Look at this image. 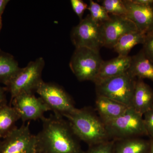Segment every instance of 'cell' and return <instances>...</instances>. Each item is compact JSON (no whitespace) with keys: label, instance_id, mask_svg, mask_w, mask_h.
<instances>
[{"label":"cell","instance_id":"1","mask_svg":"<svg viewBox=\"0 0 153 153\" xmlns=\"http://www.w3.org/2000/svg\"><path fill=\"white\" fill-rule=\"evenodd\" d=\"M37 135L38 153H84L79 140L64 117L53 114L42 118Z\"/></svg>","mask_w":153,"mask_h":153},{"label":"cell","instance_id":"2","mask_svg":"<svg viewBox=\"0 0 153 153\" xmlns=\"http://www.w3.org/2000/svg\"><path fill=\"white\" fill-rule=\"evenodd\" d=\"M64 117L66 118L79 140L86 143L88 146L111 140L104 123L88 108H76Z\"/></svg>","mask_w":153,"mask_h":153},{"label":"cell","instance_id":"3","mask_svg":"<svg viewBox=\"0 0 153 153\" xmlns=\"http://www.w3.org/2000/svg\"><path fill=\"white\" fill-rule=\"evenodd\" d=\"M104 124L111 140L148 136L143 116L131 107L119 117Z\"/></svg>","mask_w":153,"mask_h":153},{"label":"cell","instance_id":"4","mask_svg":"<svg viewBox=\"0 0 153 153\" xmlns=\"http://www.w3.org/2000/svg\"><path fill=\"white\" fill-rule=\"evenodd\" d=\"M45 65L43 57L31 61L25 68H21L7 85L11 94V100L23 93H34L43 82L42 73Z\"/></svg>","mask_w":153,"mask_h":153},{"label":"cell","instance_id":"5","mask_svg":"<svg viewBox=\"0 0 153 153\" xmlns=\"http://www.w3.org/2000/svg\"><path fill=\"white\" fill-rule=\"evenodd\" d=\"M136 79L128 70L123 74L95 84L97 95L131 107Z\"/></svg>","mask_w":153,"mask_h":153},{"label":"cell","instance_id":"6","mask_svg":"<svg viewBox=\"0 0 153 153\" xmlns=\"http://www.w3.org/2000/svg\"><path fill=\"white\" fill-rule=\"evenodd\" d=\"M103 60L99 52L85 48H75L69 67L79 81L94 82Z\"/></svg>","mask_w":153,"mask_h":153},{"label":"cell","instance_id":"7","mask_svg":"<svg viewBox=\"0 0 153 153\" xmlns=\"http://www.w3.org/2000/svg\"><path fill=\"white\" fill-rule=\"evenodd\" d=\"M36 92L54 114L64 117L76 109L71 97L55 83L43 81Z\"/></svg>","mask_w":153,"mask_h":153},{"label":"cell","instance_id":"8","mask_svg":"<svg viewBox=\"0 0 153 153\" xmlns=\"http://www.w3.org/2000/svg\"><path fill=\"white\" fill-rule=\"evenodd\" d=\"M71 39L75 48L85 47L99 52L104 47L101 25L94 22L90 15L72 29Z\"/></svg>","mask_w":153,"mask_h":153},{"label":"cell","instance_id":"9","mask_svg":"<svg viewBox=\"0 0 153 153\" xmlns=\"http://www.w3.org/2000/svg\"><path fill=\"white\" fill-rule=\"evenodd\" d=\"M0 153H38L37 137L30 131V122L17 127L3 139Z\"/></svg>","mask_w":153,"mask_h":153},{"label":"cell","instance_id":"10","mask_svg":"<svg viewBox=\"0 0 153 153\" xmlns=\"http://www.w3.org/2000/svg\"><path fill=\"white\" fill-rule=\"evenodd\" d=\"M13 107L19 114L20 119L26 122L41 119L49 108L40 97L34 93H23L17 96L11 100Z\"/></svg>","mask_w":153,"mask_h":153},{"label":"cell","instance_id":"11","mask_svg":"<svg viewBox=\"0 0 153 153\" xmlns=\"http://www.w3.org/2000/svg\"><path fill=\"white\" fill-rule=\"evenodd\" d=\"M104 47L113 48L118 40L125 34L138 31L134 24L124 16L110 15L108 21L101 25Z\"/></svg>","mask_w":153,"mask_h":153},{"label":"cell","instance_id":"12","mask_svg":"<svg viewBox=\"0 0 153 153\" xmlns=\"http://www.w3.org/2000/svg\"><path fill=\"white\" fill-rule=\"evenodd\" d=\"M127 10L126 17L134 24L139 31L145 34L153 31V5H145L132 0H123Z\"/></svg>","mask_w":153,"mask_h":153},{"label":"cell","instance_id":"13","mask_svg":"<svg viewBox=\"0 0 153 153\" xmlns=\"http://www.w3.org/2000/svg\"><path fill=\"white\" fill-rule=\"evenodd\" d=\"M131 60V56L118 55L117 57L111 60L103 61L94 82L95 85L128 71Z\"/></svg>","mask_w":153,"mask_h":153},{"label":"cell","instance_id":"14","mask_svg":"<svg viewBox=\"0 0 153 153\" xmlns=\"http://www.w3.org/2000/svg\"><path fill=\"white\" fill-rule=\"evenodd\" d=\"M131 107L143 116L153 107V90L143 79L137 78Z\"/></svg>","mask_w":153,"mask_h":153},{"label":"cell","instance_id":"15","mask_svg":"<svg viewBox=\"0 0 153 153\" xmlns=\"http://www.w3.org/2000/svg\"><path fill=\"white\" fill-rule=\"evenodd\" d=\"M95 105L100 118L104 123L119 117L130 107L113 100L97 95Z\"/></svg>","mask_w":153,"mask_h":153},{"label":"cell","instance_id":"16","mask_svg":"<svg viewBox=\"0 0 153 153\" xmlns=\"http://www.w3.org/2000/svg\"><path fill=\"white\" fill-rule=\"evenodd\" d=\"M130 73L136 78L148 79L153 81V62L142 49L137 55L131 56Z\"/></svg>","mask_w":153,"mask_h":153},{"label":"cell","instance_id":"17","mask_svg":"<svg viewBox=\"0 0 153 153\" xmlns=\"http://www.w3.org/2000/svg\"><path fill=\"white\" fill-rule=\"evenodd\" d=\"M150 150V140L134 137L115 141L114 153H149Z\"/></svg>","mask_w":153,"mask_h":153},{"label":"cell","instance_id":"18","mask_svg":"<svg viewBox=\"0 0 153 153\" xmlns=\"http://www.w3.org/2000/svg\"><path fill=\"white\" fill-rule=\"evenodd\" d=\"M20 119L13 106L7 104L0 106V138H4L16 128V123Z\"/></svg>","mask_w":153,"mask_h":153},{"label":"cell","instance_id":"19","mask_svg":"<svg viewBox=\"0 0 153 153\" xmlns=\"http://www.w3.org/2000/svg\"><path fill=\"white\" fill-rule=\"evenodd\" d=\"M146 34L139 31H134L121 37L113 47L118 55L128 56L131 49L136 45L143 44Z\"/></svg>","mask_w":153,"mask_h":153},{"label":"cell","instance_id":"20","mask_svg":"<svg viewBox=\"0 0 153 153\" xmlns=\"http://www.w3.org/2000/svg\"><path fill=\"white\" fill-rule=\"evenodd\" d=\"M20 69L13 56L0 50V82L7 86Z\"/></svg>","mask_w":153,"mask_h":153},{"label":"cell","instance_id":"21","mask_svg":"<svg viewBox=\"0 0 153 153\" xmlns=\"http://www.w3.org/2000/svg\"><path fill=\"white\" fill-rule=\"evenodd\" d=\"M88 9L90 12L89 15L91 19L99 25H102L108 21L110 17V15L107 12L103 6L92 0L89 1Z\"/></svg>","mask_w":153,"mask_h":153},{"label":"cell","instance_id":"22","mask_svg":"<svg viewBox=\"0 0 153 153\" xmlns=\"http://www.w3.org/2000/svg\"><path fill=\"white\" fill-rule=\"evenodd\" d=\"M102 2V5L110 15L126 17L127 12L122 0H104Z\"/></svg>","mask_w":153,"mask_h":153},{"label":"cell","instance_id":"23","mask_svg":"<svg viewBox=\"0 0 153 153\" xmlns=\"http://www.w3.org/2000/svg\"><path fill=\"white\" fill-rule=\"evenodd\" d=\"M114 140H109L97 144L88 146V149L84 153H114Z\"/></svg>","mask_w":153,"mask_h":153},{"label":"cell","instance_id":"24","mask_svg":"<svg viewBox=\"0 0 153 153\" xmlns=\"http://www.w3.org/2000/svg\"><path fill=\"white\" fill-rule=\"evenodd\" d=\"M143 45V51L153 62V31L146 34Z\"/></svg>","mask_w":153,"mask_h":153},{"label":"cell","instance_id":"25","mask_svg":"<svg viewBox=\"0 0 153 153\" xmlns=\"http://www.w3.org/2000/svg\"><path fill=\"white\" fill-rule=\"evenodd\" d=\"M144 123L150 139H153V107L143 114Z\"/></svg>","mask_w":153,"mask_h":153},{"label":"cell","instance_id":"26","mask_svg":"<svg viewBox=\"0 0 153 153\" xmlns=\"http://www.w3.org/2000/svg\"><path fill=\"white\" fill-rule=\"evenodd\" d=\"M72 9L81 21L84 12L88 7L87 4L82 0H71Z\"/></svg>","mask_w":153,"mask_h":153},{"label":"cell","instance_id":"27","mask_svg":"<svg viewBox=\"0 0 153 153\" xmlns=\"http://www.w3.org/2000/svg\"><path fill=\"white\" fill-rule=\"evenodd\" d=\"M5 104H7L5 90L0 86V106Z\"/></svg>","mask_w":153,"mask_h":153},{"label":"cell","instance_id":"28","mask_svg":"<svg viewBox=\"0 0 153 153\" xmlns=\"http://www.w3.org/2000/svg\"><path fill=\"white\" fill-rule=\"evenodd\" d=\"M134 2L145 5H152L153 0H132Z\"/></svg>","mask_w":153,"mask_h":153},{"label":"cell","instance_id":"29","mask_svg":"<svg viewBox=\"0 0 153 153\" xmlns=\"http://www.w3.org/2000/svg\"><path fill=\"white\" fill-rule=\"evenodd\" d=\"M8 2L9 1H7V0H0V16H1Z\"/></svg>","mask_w":153,"mask_h":153},{"label":"cell","instance_id":"30","mask_svg":"<svg viewBox=\"0 0 153 153\" xmlns=\"http://www.w3.org/2000/svg\"><path fill=\"white\" fill-rule=\"evenodd\" d=\"M150 150L149 153H153V139H150Z\"/></svg>","mask_w":153,"mask_h":153},{"label":"cell","instance_id":"31","mask_svg":"<svg viewBox=\"0 0 153 153\" xmlns=\"http://www.w3.org/2000/svg\"><path fill=\"white\" fill-rule=\"evenodd\" d=\"M1 16H0V30H1Z\"/></svg>","mask_w":153,"mask_h":153}]
</instances>
